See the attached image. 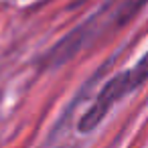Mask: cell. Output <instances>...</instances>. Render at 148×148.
Masks as SVG:
<instances>
[{"mask_svg": "<svg viewBox=\"0 0 148 148\" xmlns=\"http://www.w3.org/2000/svg\"><path fill=\"white\" fill-rule=\"evenodd\" d=\"M146 4L148 0H110L106 2L97 12H93L89 18H85L73 31H69L63 39H59L51 49H47L39 57L37 67L41 71H51L69 63L89 45L130 25Z\"/></svg>", "mask_w": 148, "mask_h": 148, "instance_id": "1", "label": "cell"}, {"mask_svg": "<svg viewBox=\"0 0 148 148\" xmlns=\"http://www.w3.org/2000/svg\"><path fill=\"white\" fill-rule=\"evenodd\" d=\"M120 79H122V85L126 89V93H132L134 89L142 87L146 81H148V51L138 59V63L122 73H118Z\"/></svg>", "mask_w": 148, "mask_h": 148, "instance_id": "2", "label": "cell"}]
</instances>
